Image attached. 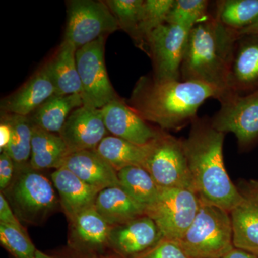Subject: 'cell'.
Instances as JSON below:
<instances>
[{
	"instance_id": "3",
	"label": "cell",
	"mask_w": 258,
	"mask_h": 258,
	"mask_svg": "<svg viewBox=\"0 0 258 258\" xmlns=\"http://www.w3.org/2000/svg\"><path fill=\"white\" fill-rule=\"evenodd\" d=\"M238 37L213 14L190 30L180 69V80L227 90L232 54Z\"/></svg>"
},
{
	"instance_id": "12",
	"label": "cell",
	"mask_w": 258,
	"mask_h": 258,
	"mask_svg": "<svg viewBox=\"0 0 258 258\" xmlns=\"http://www.w3.org/2000/svg\"><path fill=\"white\" fill-rule=\"evenodd\" d=\"M163 239L155 222L144 215L123 225L112 227L109 247L120 257L140 258Z\"/></svg>"
},
{
	"instance_id": "15",
	"label": "cell",
	"mask_w": 258,
	"mask_h": 258,
	"mask_svg": "<svg viewBox=\"0 0 258 258\" xmlns=\"http://www.w3.org/2000/svg\"><path fill=\"white\" fill-rule=\"evenodd\" d=\"M69 221L70 248L79 252H102L109 247L112 227L97 211L95 205L83 210Z\"/></svg>"
},
{
	"instance_id": "25",
	"label": "cell",
	"mask_w": 258,
	"mask_h": 258,
	"mask_svg": "<svg viewBox=\"0 0 258 258\" xmlns=\"http://www.w3.org/2000/svg\"><path fill=\"white\" fill-rule=\"evenodd\" d=\"M152 142L147 145H138L114 136H107L96 150L117 172L130 166L145 169Z\"/></svg>"
},
{
	"instance_id": "32",
	"label": "cell",
	"mask_w": 258,
	"mask_h": 258,
	"mask_svg": "<svg viewBox=\"0 0 258 258\" xmlns=\"http://www.w3.org/2000/svg\"><path fill=\"white\" fill-rule=\"evenodd\" d=\"M0 242L13 258H34L37 249L24 227L0 223Z\"/></svg>"
},
{
	"instance_id": "8",
	"label": "cell",
	"mask_w": 258,
	"mask_h": 258,
	"mask_svg": "<svg viewBox=\"0 0 258 258\" xmlns=\"http://www.w3.org/2000/svg\"><path fill=\"white\" fill-rule=\"evenodd\" d=\"M200 201L191 190L160 188L157 203L146 212L163 237L178 242L191 225L200 209Z\"/></svg>"
},
{
	"instance_id": "24",
	"label": "cell",
	"mask_w": 258,
	"mask_h": 258,
	"mask_svg": "<svg viewBox=\"0 0 258 258\" xmlns=\"http://www.w3.org/2000/svg\"><path fill=\"white\" fill-rule=\"evenodd\" d=\"M77 49L73 44L63 40L58 50L47 62L56 95L80 94L82 92L76 53Z\"/></svg>"
},
{
	"instance_id": "20",
	"label": "cell",
	"mask_w": 258,
	"mask_h": 258,
	"mask_svg": "<svg viewBox=\"0 0 258 258\" xmlns=\"http://www.w3.org/2000/svg\"><path fill=\"white\" fill-rule=\"evenodd\" d=\"M239 189L242 200L230 212L234 247L258 256V200Z\"/></svg>"
},
{
	"instance_id": "30",
	"label": "cell",
	"mask_w": 258,
	"mask_h": 258,
	"mask_svg": "<svg viewBox=\"0 0 258 258\" xmlns=\"http://www.w3.org/2000/svg\"><path fill=\"white\" fill-rule=\"evenodd\" d=\"M105 3L115 17L120 29L127 32L137 45L143 0H108Z\"/></svg>"
},
{
	"instance_id": "16",
	"label": "cell",
	"mask_w": 258,
	"mask_h": 258,
	"mask_svg": "<svg viewBox=\"0 0 258 258\" xmlns=\"http://www.w3.org/2000/svg\"><path fill=\"white\" fill-rule=\"evenodd\" d=\"M258 89V36H245L236 42L227 90L242 94Z\"/></svg>"
},
{
	"instance_id": "21",
	"label": "cell",
	"mask_w": 258,
	"mask_h": 258,
	"mask_svg": "<svg viewBox=\"0 0 258 258\" xmlns=\"http://www.w3.org/2000/svg\"><path fill=\"white\" fill-rule=\"evenodd\" d=\"M213 15L235 36H258V0H220Z\"/></svg>"
},
{
	"instance_id": "38",
	"label": "cell",
	"mask_w": 258,
	"mask_h": 258,
	"mask_svg": "<svg viewBox=\"0 0 258 258\" xmlns=\"http://www.w3.org/2000/svg\"><path fill=\"white\" fill-rule=\"evenodd\" d=\"M223 258H258L256 254L234 247Z\"/></svg>"
},
{
	"instance_id": "2",
	"label": "cell",
	"mask_w": 258,
	"mask_h": 258,
	"mask_svg": "<svg viewBox=\"0 0 258 258\" xmlns=\"http://www.w3.org/2000/svg\"><path fill=\"white\" fill-rule=\"evenodd\" d=\"M222 92L204 83L181 80L142 77L130 98V107L146 121L161 130H179L198 118V111L209 99Z\"/></svg>"
},
{
	"instance_id": "33",
	"label": "cell",
	"mask_w": 258,
	"mask_h": 258,
	"mask_svg": "<svg viewBox=\"0 0 258 258\" xmlns=\"http://www.w3.org/2000/svg\"><path fill=\"white\" fill-rule=\"evenodd\" d=\"M140 258H190L177 242L163 239Z\"/></svg>"
},
{
	"instance_id": "36",
	"label": "cell",
	"mask_w": 258,
	"mask_h": 258,
	"mask_svg": "<svg viewBox=\"0 0 258 258\" xmlns=\"http://www.w3.org/2000/svg\"><path fill=\"white\" fill-rule=\"evenodd\" d=\"M11 137V126L4 118H2L0 124V152H4L5 149L10 144Z\"/></svg>"
},
{
	"instance_id": "18",
	"label": "cell",
	"mask_w": 258,
	"mask_h": 258,
	"mask_svg": "<svg viewBox=\"0 0 258 258\" xmlns=\"http://www.w3.org/2000/svg\"><path fill=\"white\" fill-rule=\"evenodd\" d=\"M62 167L69 169L98 191L120 186L118 172L96 150L71 153L64 159Z\"/></svg>"
},
{
	"instance_id": "34",
	"label": "cell",
	"mask_w": 258,
	"mask_h": 258,
	"mask_svg": "<svg viewBox=\"0 0 258 258\" xmlns=\"http://www.w3.org/2000/svg\"><path fill=\"white\" fill-rule=\"evenodd\" d=\"M15 174V164L6 152L0 155V189L4 191L13 181Z\"/></svg>"
},
{
	"instance_id": "22",
	"label": "cell",
	"mask_w": 258,
	"mask_h": 258,
	"mask_svg": "<svg viewBox=\"0 0 258 258\" xmlns=\"http://www.w3.org/2000/svg\"><path fill=\"white\" fill-rule=\"evenodd\" d=\"M95 208L111 227L146 215V210L121 186H111L97 195Z\"/></svg>"
},
{
	"instance_id": "31",
	"label": "cell",
	"mask_w": 258,
	"mask_h": 258,
	"mask_svg": "<svg viewBox=\"0 0 258 258\" xmlns=\"http://www.w3.org/2000/svg\"><path fill=\"white\" fill-rule=\"evenodd\" d=\"M209 6L207 0H174L166 23L192 28L210 14Z\"/></svg>"
},
{
	"instance_id": "27",
	"label": "cell",
	"mask_w": 258,
	"mask_h": 258,
	"mask_svg": "<svg viewBox=\"0 0 258 258\" xmlns=\"http://www.w3.org/2000/svg\"><path fill=\"white\" fill-rule=\"evenodd\" d=\"M120 186L145 208L157 203L160 187L147 170L139 166H130L118 171Z\"/></svg>"
},
{
	"instance_id": "26",
	"label": "cell",
	"mask_w": 258,
	"mask_h": 258,
	"mask_svg": "<svg viewBox=\"0 0 258 258\" xmlns=\"http://www.w3.org/2000/svg\"><path fill=\"white\" fill-rule=\"evenodd\" d=\"M82 106L80 94L54 95L32 113L30 119L39 128L59 134L71 113Z\"/></svg>"
},
{
	"instance_id": "1",
	"label": "cell",
	"mask_w": 258,
	"mask_h": 258,
	"mask_svg": "<svg viewBox=\"0 0 258 258\" xmlns=\"http://www.w3.org/2000/svg\"><path fill=\"white\" fill-rule=\"evenodd\" d=\"M187 139H181L194 190L200 201L230 212L242 200L224 163L225 134L212 127L210 119L197 118Z\"/></svg>"
},
{
	"instance_id": "37",
	"label": "cell",
	"mask_w": 258,
	"mask_h": 258,
	"mask_svg": "<svg viewBox=\"0 0 258 258\" xmlns=\"http://www.w3.org/2000/svg\"><path fill=\"white\" fill-rule=\"evenodd\" d=\"M63 258H123L117 255H104L101 252H79L70 248L69 252L66 253Z\"/></svg>"
},
{
	"instance_id": "17",
	"label": "cell",
	"mask_w": 258,
	"mask_h": 258,
	"mask_svg": "<svg viewBox=\"0 0 258 258\" xmlns=\"http://www.w3.org/2000/svg\"><path fill=\"white\" fill-rule=\"evenodd\" d=\"M56 95V89L45 63L14 94L3 101L5 113L27 116Z\"/></svg>"
},
{
	"instance_id": "35",
	"label": "cell",
	"mask_w": 258,
	"mask_h": 258,
	"mask_svg": "<svg viewBox=\"0 0 258 258\" xmlns=\"http://www.w3.org/2000/svg\"><path fill=\"white\" fill-rule=\"evenodd\" d=\"M0 223L23 227L21 222L15 215L8 200L3 193L0 194Z\"/></svg>"
},
{
	"instance_id": "10",
	"label": "cell",
	"mask_w": 258,
	"mask_h": 258,
	"mask_svg": "<svg viewBox=\"0 0 258 258\" xmlns=\"http://www.w3.org/2000/svg\"><path fill=\"white\" fill-rule=\"evenodd\" d=\"M67 13L64 40L77 50L120 29L103 2L74 0L69 2Z\"/></svg>"
},
{
	"instance_id": "28",
	"label": "cell",
	"mask_w": 258,
	"mask_h": 258,
	"mask_svg": "<svg viewBox=\"0 0 258 258\" xmlns=\"http://www.w3.org/2000/svg\"><path fill=\"white\" fill-rule=\"evenodd\" d=\"M2 118L9 123L12 128L11 140L4 152L14 161L15 168L28 165L31 156V120L27 116L10 113H5Z\"/></svg>"
},
{
	"instance_id": "5",
	"label": "cell",
	"mask_w": 258,
	"mask_h": 258,
	"mask_svg": "<svg viewBox=\"0 0 258 258\" xmlns=\"http://www.w3.org/2000/svg\"><path fill=\"white\" fill-rule=\"evenodd\" d=\"M1 192L20 221L31 225L42 223L58 203L53 184L30 164L15 168L13 181Z\"/></svg>"
},
{
	"instance_id": "19",
	"label": "cell",
	"mask_w": 258,
	"mask_h": 258,
	"mask_svg": "<svg viewBox=\"0 0 258 258\" xmlns=\"http://www.w3.org/2000/svg\"><path fill=\"white\" fill-rule=\"evenodd\" d=\"M51 180L58 192L61 207L69 220L95 205L100 191L85 183L66 168L55 169L51 174Z\"/></svg>"
},
{
	"instance_id": "9",
	"label": "cell",
	"mask_w": 258,
	"mask_h": 258,
	"mask_svg": "<svg viewBox=\"0 0 258 258\" xmlns=\"http://www.w3.org/2000/svg\"><path fill=\"white\" fill-rule=\"evenodd\" d=\"M105 42L106 37H102L81 47L76 53L83 105L98 109L118 98L107 74Z\"/></svg>"
},
{
	"instance_id": "4",
	"label": "cell",
	"mask_w": 258,
	"mask_h": 258,
	"mask_svg": "<svg viewBox=\"0 0 258 258\" xmlns=\"http://www.w3.org/2000/svg\"><path fill=\"white\" fill-rule=\"evenodd\" d=\"M177 242L190 258H223L234 248L230 212L200 201L195 220Z\"/></svg>"
},
{
	"instance_id": "23",
	"label": "cell",
	"mask_w": 258,
	"mask_h": 258,
	"mask_svg": "<svg viewBox=\"0 0 258 258\" xmlns=\"http://www.w3.org/2000/svg\"><path fill=\"white\" fill-rule=\"evenodd\" d=\"M70 154L69 148L59 134L50 133L32 123L30 160L32 169L38 171L59 169Z\"/></svg>"
},
{
	"instance_id": "13",
	"label": "cell",
	"mask_w": 258,
	"mask_h": 258,
	"mask_svg": "<svg viewBox=\"0 0 258 258\" xmlns=\"http://www.w3.org/2000/svg\"><path fill=\"white\" fill-rule=\"evenodd\" d=\"M108 133L101 109L83 105L71 113L59 135L73 153L96 150Z\"/></svg>"
},
{
	"instance_id": "7",
	"label": "cell",
	"mask_w": 258,
	"mask_h": 258,
	"mask_svg": "<svg viewBox=\"0 0 258 258\" xmlns=\"http://www.w3.org/2000/svg\"><path fill=\"white\" fill-rule=\"evenodd\" d=\"M146 170L160 188L194 190L181 139L161 130L152 142Z\"/></svg>"
},
{
	"instance_id": "39",
	"label": "cell",
	"mask_w": 258,
	"mask_h": 258,
	"mask_svg": "<svg viewBox=\"0 0 258 258\" xmlns=\"http://www.w3.org/2000/svg\"><path fill=\"white\" fill-rule=\"evenodd\" d=\"M240 188L251 194L258 200V179H252L247 182H244Z\"/></svg>"
},
{
	"instance_id": "29",
	"label": "cell",
	"mask_w": 258,
	"mask_h": 258,
	"mask_svg": "<svg viewBox=\"0 0 258 258\" xmlns=\"http://www.w3.org/2000/svg\"><path fill=\"white\" fill-rule=\"evenodd\" d=\"M174 0H145L139 24L137 45L146 50L147 37L155 29L166 23Z\"/></svg>"
},
{
	"instance_id": "14",
	"label": "cell",
	"mask_w": 258,
	"mask_h": 258,
	"mask_svg": "<svg viewBox=\"0 0 258 258\" xmlns=\"http://www.w3.org/2000/svg\"><path fill=\"white\" fill-rule=\"evenodd\" d=\"M101 112L108 132L132 143L147 145L160 133L161 130L149 126L146 120L119 98L108 103Z\"/></svg>"
},
{
	"instance_id": "6",
	"label": "cell",
	"mask_w": 258,
	"mask_h": 258,
	"mask_svg": "<svg viewBox=\"0 0 258 258\" xmlns=\"http://www.w3.org/2000/svg\"><path fill=\"white\" fill-rule=\"evenodd\" d=\"M220 108L210 118L214 128L235 134L239 147L244 149L258 140V89L242 95L227 90L218 99Z\"/></svg>"
},
{
	"instance_id": "40",
	"label": "cell",
	"mask_w": 258,
	"mask_h": 258,
	"mask_svg": "<svg viewBox=\"0 0 258 258\" xmlns=\"http://www.w3.org/2000/svg\"><path fill=\"white\" fill-rule=\"evenodd\" d=\"M34 258H55L52 257V256L48 255V254L44 253L41 251L37 249L36 252H35V257Z\"/></svg>"
},
{
	"instance_id": "11",
	"label": "cell",
	"mask_w": 258,
	"mask_h": 258,
	"mask_svg": "<svg viewBox=\"0 0 258 258\" xmlns=\"http://www.w3.org/2000/svg\"><path fill=\"white\" fill-rule=\"evenodd\" d=\"M191 29L166 23L147 37L145 52L152 59L154 79L180 80V69Z\"/></svg>"
}]
</instances>
